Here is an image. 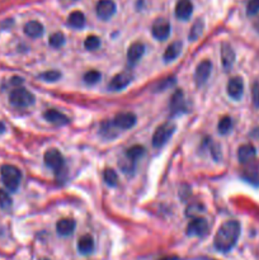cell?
<instances>
[{
  "mask_svg": "<svg viewBox=\"0 0 259 260\" xmlns=\"http://www.w3.org/2000/svg\"><path fill=\"white\" fill-rule=\"evenodd\" d=\"M241 227L238 221H226L221 225L214 239L215 248L221 253H229L238 243Z\"/></svg>",
  "mask_w": 259,
  "mask_h": 260,
  "instance_id": "obj_1",
  "label": "cell"
},
{
  "mask_svg": "<svg viewBox=\"0 0 259 260\" xmlns=\"http://www.w3.org/2000/svg\"><path fill=\"white\" fill-rule=\"evenodd\" d=\"M0 174H1V181L4 186L9 192H15L21 186L22 173L17 166L14 165H3L0 168Z\"/></svg>",
  "mask_w": 259,
  "mask_h": 260,
  "instance_id": "obj_2",
  "label": "cell"
},
{
  "mask_svg": "<svg viewBox=\"0 0 259 260\" xmlns=\"http://www.w3.org/2000/svg\"><path fill=\"white\" fill-rule=\"evenodd\" d=\"M10 103L14 107H19V108H27L35 104L36 98L30 90L24 88H15L13 89L9 94Z\"/></svg>",
  "mask_w": 259,
  "mask_h": 260,
  "instance_id": "obj_3",
  "label": "cell"
},
{
  "mask_svg": "<svg viewBox=\"0 0 259 260\" xmlns=\"http://www.w3.org/2000/svg\"><path fill=\"white\" fill-rule=\"evenodd\" d=\"M174 131H176V124L170 123V122H167V123L159 126L155 130L154 135H152V146L159 149L165 145L169 141L170 137L173 136Z\"/></svg>",
  "mask_w": 259,
  "mask_h": 260,
  "instance_id": "obj_4",
  "label": "cell"
},
{
  "mask_svg": "<svg viewBox=\"0 0 259 260\" xmlns=\"http://www.w3.org/2000/svg\"><path fill=\"white\" fill-rule=\"evenodd\" d=\"M209 222L202 217H194L187 226V235L188 236H197L203 237L209 234Z\"/></svg>",
  "mask_w": 259,
  "mask_h": 260,
  "instance_id": "obj_5",
  "label": "cell"
},
{
  "mask_svg": "<svg viewBox=\"0 0 259 260\" xmlns=\"http://www.w3.org/2000/svg\"><path fill=\"white\" fill-rule=\"evenodd\" d=\"M43 160H45L46 165L55 172H60L63 169L64 164H65L63 154L57 149H50V150L46 151Z\"/></svg>",
  "mask_w": 259,
  "mask_h": 260,
  "instance_id": "obj_6",
  "label": "cell"
},
{
  "mask_svg": "<svg viewBox=\"0 0 259 260\" xmlns=\"http://www.w3.org/2000/svg\"><path fill=\"white\" fill-rule=\"evenodd\" d=\"M170 24L167 19H164V18H158L156 21L152 23L151 27V32L152 36H154L155 38L158 39V41H165L168 39V37L170 36Z\"/></svg>",
  "mask_w": 259,
  "mask_h": 260,
  "instance_id": "obj_7",
  "label": "cell"
},
{
  "mask_svg": "<svg viewBox=\"0 0 259 260\" xmlns=\"http://www.w3.org/2000/svg\"><path fill=\"white\" fill-rule=\"evenodd\" d=\"M116 9L117 6L113 0H99L97 3L96 12L98 18H101L102 21H108L113 17Z\"/></svg>",
  "mask_w": 259,
  "mask_h": 260,
  "instance_id": "obj_8",
  "label": "cell"
},
{
  "mask_svg": "<svg viewBox=\"0 0 259 260\" xmlns=\"http://www.w3.org/2000/svg\"><path fill=\"white\" fill-rule=\"evenodd\" d=\"M137 117L132 112H121L116 114L113 123L118 130H130L136 124Z\"/></svg>",
  "mask_w": 259,
  "mask_h": 260,
  "instance_id": "obj_9",
  "label": "cell"
},
{
  "mask_svg": "<svg viewBox=\"0 0 259 260\" xmlns=\"http://www.w3.org/2000/svg\"><path fill=\"white\" fill-rule=\"evenodd\" d=\"M212 71V64L209 60H205V61L200 62L197 65L196 71H194V81L198 86L203 85V84L209 80L210 75H211Z\"/></svg>",
  "mask_w": 259,
  "mask_h": 260,
  "instance_id": "obj_10",
  "label": "cell"
},
{
  "mask_svg": "<svg viewBox=\"0 0 259 260\" xmlns=\"http://www.w3.org/2000/svg\"><path fill=\"white\" fill-rule=\"evenodd\" d=\"M132 77L134 76H132V74L130 73V71H123V73H119V74H117L113 79L111 80L108 88H110L111 90H113V92L122 90V89H125L126 86H128L130 84H131Z\"/></svg>",
  "mask_w": 259,
  "mask_h": 260,
  "instance_id": "obj_11",
  "label": "cell"
},
{
  "mask_svg": "<svg viewBox=\"0 0 259 260\" xmlns=\"http://www.w3.org/2000/svg\"><path fill=\"white\" fill-rule=\"evenodd\" d=\"M227 94L234 101H239L244 94V81L240 76H234L227 83Z\"/></svg>",
  "mask_w": 259,
  "mask_h": 260,
  "instance_id": "obj_12",
  "label": "cell"
},
{
  "mask_svg": "<svg viewBox=\"0 0 259 260\" xmlns=\"http://www.w3.org/2000/svg\"><path fill=\"white\" fill-rule=\"evenodd\" d=\"M145 53V44L143 42H134L127 50V61L130 65H136Z\"/></svg>",
  "mask_w": 259,
  "mask_h": 260,
  "instance_id": "obj_13",
  "label": "cell"
},
{
  "mask_svg": "<svg viewBox=\"0 0 259 260\" xmlns=\"http://www.w3.org/2000/svg\"><path fill=\"white\" fill-rule=\"evenodd\" d=\"M193 13V5L191 0H178L176 5V17L181 21H188Z\"/></svg>",
  "mask_w": 259,
  "mask_h": 260,
  "instance_id": "obj_14",
  "label": "cell"
},
{
  "mask_svg": "<svg viewBox=\"0 0 259 260\" xmlns=\"http://www.w3.org/2000/svg\"><path fill=\"white\" fill-rule=\"evenodd\" d=\"M257 156V151L252 144L241 145L238 150V159L241 164L253 163V160Z\"/></svg>",
  "mask_w": 259,
  "mask_h": 260,
  "instance_id": "obj_15",
  "label": "cell"
},
{
  "mask_svg": "<svg viewBox=\"0 0 259 260\" xmlns=\"http://www.w3.org/2000/svg\"><path fill=\"white\" fill-rule=\"evenodd\" d=\"M221 61H222V66L225 69H230L234 65V62H235L234 48L227 42H223L221 44Z\"/></svg>",
  "mask_w": 259,
  "mask_h": 260,
  "instance_id": "obj_16",
  "label": "cell"
},
{
  "mask_svg": "<svg viewBox=\"0 0 259 260\" xmlns=\"http://www.w3.org/2000/svg\"><path fill=\"white\" fill-rule=\"evenodd\" d=\"M43 117H45L46 121H48L50 123L57 124V126H64V124H68L69 118L66 117L64 113L59 112L56 110H47L43 113Z\"/></svg>",
  "mask_w": 259,
  "mask_h": 260,
  "instance_id": "obj_17",
  "label": "cell"
},
{
  "mask_svg": "<svg viewBox=\"0 0 259 260\" xmlns=\"http://www.w3.org/2000/svg\"><path fill=\"white\" fill-rule=\"evenodd\" d=\"M75 226H76V223H75L74 220L72 219L60 220L56 225L57 234H59L60 236H69V235H72L73 232H74Z\"/></svg>",
  "mask_w": 259,
  "mask_h": 260,
  "instance_id": "obj_18",
  "label": "cell"
},
{
  "mask_svg": "<svg viewBox=\"0 0 259 260\" xmlns=\"http://www.w3.org/2000/svg\"><path fill=\"white\" fill-rule=\"evenodd\" d=\"M43 32H45V28L38 21H31L24 26V33L31 38H38L43 35Z\"/></svg>",
  "mask_w": 259,
  "mask_h": 260,
  "instance_id": "obj_19",
  "label": "cell"
},
{
  "mask_svg": "<svg viewBox=\"0 0 259 260\" xmlns=\"http://www.w3.org/2000/svg\"><path fill=\"white\" fill-rule=\"evenodd\" d=\"M77 250L83 255L92 254L94 250V240L90 235H83L77 241Z\"/></svg>",
  "mask_w": 259,
  "mask_h": 260,
  "instance_id": "obj_20",
  "label": "cell"
},
{
  "mask_svg": "<svg viewBox=\"0 0 259 260\" xmlns=\"http://www.w3.org/2000/svg\"><path fill=\"white\" fill-rule=\"evenodd\" d=\"M181 52H182V43L179 41L173 42V43H170L169 46H168L165 52H164V56H163L164 61L170 62L173 61V60H176L177 57L181 55Z\"/></svg>",
  "mask_w": 259,
  "mask_h": 260,
  "instance_id": "obj_21",
  "label": "cell"
},
{
  "mask_svg": "<svg viewBox=\"0 0 259 260\" xmlns=\"http://www.w3.org/2000/svg\"><path fill=\"white\" fill-rule=\"evenodd\" d=\"M170 110L173 113H181L185 111V95L181 90L176 92L173 94L172 101H170Z\"/></svg>",
  "mask_w": 259,
  "mask_h": 260,
  "instance_id": "obj_22",
  "label": "cell"
},
{
  "mask_svg": "<svg viewBox=\"0 0 259 260\" xmlns=\"http://www.w3.org/2000/svg\"><path fill=\"white\" fill-rule=\"evenodd\" d=\"M68 24L73 28H76V30H80L85 26V15L83 14L79 10H75L72 14L69 15L68 18Z\"/></svg>",
  "mask_w": 259,
  "mask_h": 260,
  "instance_id": "obj_23",
  "label": "cell"
},
{
  "mask_svg": "<svg viewBox=\"0 0 259 260\" xmlns=\"http://www.w3.org/2000/svg\"><path fill=\"white\" fill-rule=\"evenodd\" d=\"M145 154V149H144V146L141 145H134L131 146V148L128 149L127 151H126V159H128L130 161H132V163L136 164V161L139 159H140L143 155Z\"/></svg>",
  "mask_w": 259,
  "mask_h": 260,
  "instance_id": "obj_24",
  "label": "cell"
},
{
  "mask_svg": "<svg viewBox=\"0 0 259 260\" xmlns=\"http://www.w3.org/2000/svg\"><path fill=\"white\" fill-rule=\"evenodd\" d=\"M114 130H118V128L114 126L113 121L112 122H103L101 126V133L103 135V136L106 137V139H113V137L117 136V131Z\"/></svg>",
  "mask_w": 259,
  "mask_h": 260,
  "instance_id": "obj_25",
  "label": "cell"
},
{
  "mask_svg": "<svg viewBox=\"0 0 259 260\" xmlns=\"http://www.w3.org/2000/svg\"><path fill=\"white\" fill-rule=\"evenodd\" d=\"M103 178H105L107 186H116L118 183V175L113 169H106L105 173H103Z\"/></svg>",
  "mask_w": 259,
  "mask_h": 260,
  "instance_id": "obj_26",
  "label": "cell"
},
{
  "mask_svg": "<svg viewBox=\"0 0 259 260\" xmlns=\"http://www.w3.org/2000/svg\"><path fill=\"white\" fill-rule=\"evenodd\" d=\"M202 32H203V22L201 21V19H198V21L192 26V30L191 32H189V39H191V41H197V39L201 37Z\"/></svg>",
  "mask_w": 259,
  "mask_h": 260,
  "instance_id": "obj_27",
  "label": "cell"
},
{
  "mask_svg": "<svg viewBox=\"0 0 259 260\" xmlns=\"http://www.w3.org/2000/svg\"><path fill=\"white\" fill-rule=\"evenodd\" d=\"M48 41H50V44L52 47L59 48L61 47V46H64V43H65V36H64L63 32H55L50 36V39H48Z\"/></svg>",
  "mask_w": 259,
  "mask_h": 260,
  "instance_id": "obj_28",
  "label": "cell"
},
{
  "mask_svg": "<svg viewBox=\"0 0 259 260\" xmlns=\"http://www.w3.org/2000/svg\"><path fill=\"white\" fill-rule=\"evenodd\" d=\"M101 46V39L97 36H89L84 41V47L88 51H96Z\"/></svg>",
  "mask_w": 259,
  "mask_h": 260,
  "instance_id": "obj_29",
  "label": "cell"
},
{
  "mask_svg": "<svg viewBox=\"0 0 259 260\" xmlns=\"http://www.w3.org/2000/svg\"><path fill=\"white\" fill-rule=\"evenodd\" d=\"M231 127H232V121L230 117H227V115L222 117V118L220 119V122H219V132H220L221 135H226V133H229Z\"/></svg>",
  "mask_w": 259,
  "mask_h": 260,
  "instance_id": "obj_30",
  "label": "cell"
},
{
  "mask_svg": "<svg viewBox=\"0 0 259 260\" xmlns=\"http://www.w3.org/2000/svg\"><path fill=\"white\" fill-rule=\"evenodd\" d=\"M102 75L99 71L97 70H90L88 71L85 75H84V81H85V84H89V85H94V84H97L101 80Z\"/></svg>",
  "mask_w": 259,
  "mask_h": 260,
  "instance_id": "obj_31",
  "label": "cell"
},
{
  "mask_svg": "<svg viewBox=\"0 0 259 260\" xmlns=\"http://www.w3.org/2000/svg\"><path fill=\"white\" fill-rule=\"evenodd\" d=\"M13 201L12 198H10L9 193L3 189H0V207L3 208V210H10Z\"/></svg>",
  "mask_w": 259,
  "mask_h": 260,
  "instance_id": "obj_32",
  "label": "cell"
},
{
  "mask_svg": "<svg viewBox=\"0 0 259 260\" xmlns=\"http://www.w3.org/2000/svg\"><path fill=\"white\" fill-rule=\"evenodd\" d=\"M61 77V73L57 70H48L43 74H41V79H43L45 81H48V83H54V81H57V80Z\"/></svg>",
  "mask_w": 259,
  "mask_h": 260,
  "instance_id": "obj_33",
  "label": "cell"
},
{
  "mask_svg": "<svg viewBox=\"0 0 259 260\" xmlns=\"http://www.w3.org/2000/svg\"><path fill=\"white\" fill-rule=\"evenodd\" d=\"M202 210L203 207L200 203H192L191 206H188L187 207V211H185L187 213H185V215H187L188 217H196Z\"/></svg>",
  "mask_w": 259,
  "mask_h": 260,
  "instance_id": "obj_34",
  "label": "cell"
},
{
  "mask_svg": "<svg viewBox=\"0 0 259 260\" xmlns=\"http://www.w3.org/2000/svg\"><path fill=\"white\" fill-rule=\"evenodd\" d=\"M248 15H256L259 13V0H249L247 5Z\"/></svg>",
  "mask_w": 259,
  "mask_h": 260,
  "instance_id": "obj_35",
  "label": "cell"
},
{
  "mask_svg": "<svg viewBox=\"0 0 259 260\" xmlns=\"http://www.w3.org/2000/svg\"><path fill=\"white\" fill-rule=\"evenodd\" d=\"M252 101L254 106L259 108V80H257L252 86Z\"/></svg>",
  "mask_w": 259,
  "mask_h": 260,
  "instance_id": "obj_36",
  "label": "cell"
},
{
  "mask_svg": "<svg viewBox=\"0 0 259 260\" xmlns=\"http://www.w3.org/2000/svg\"><path fill=\"white\" fill-rule=\"evenodd\" d=\"M254 30L259 33V18H257L256 22H254Z\"/></svg>",
  "mask_w": 259,
  "mask_h": 260,
  "instance_id": "obj_37",
  "label": "cell"
},
{
  "mask_svg": "<svg viewBox=\"0 0 259 260\" xmlns=\"http://www.w3.org/2000/svg\"><path fill=\"white\" fill-rule=\"evenodd\" d=\"M4 131H5V126H4V123H1V122H0V135H1V133H4Z\"/></svg>",
  "mask_w": 259,
  "mask_h": 260,
  "instance_id": "obj_38",
  "label": "cell"
},
{
  "mask_svg": "<svg viewBox=\"0 0 259 260\" xmlns=\"http://www.w3.org/2000/svg\"><path fill=\"white\" fill-rule=\"evenodd\" d=\"M164 260H177V259H174V258H168V259H164Z\"/></svg>",
  "mask_w": 259,
  "mask_h": 260,
  "instance_id": "obj_39",
  "label": "cell"
},
{
  "mask_svg": "<svg viewBox=\"0 0 259 260\" xmlns=\"http://www.w3.org/2000/svg\"><path fill=\"white\" fill-rule=\"evenodd\" d=\"M41 260H48V259H45V258H43V259H41Z\"/></svg>",
  "mask_w": 259,
  "mask_h": 260,
  "instance_id": "obj_40",
  "label": "cell"
}]
</instances>
